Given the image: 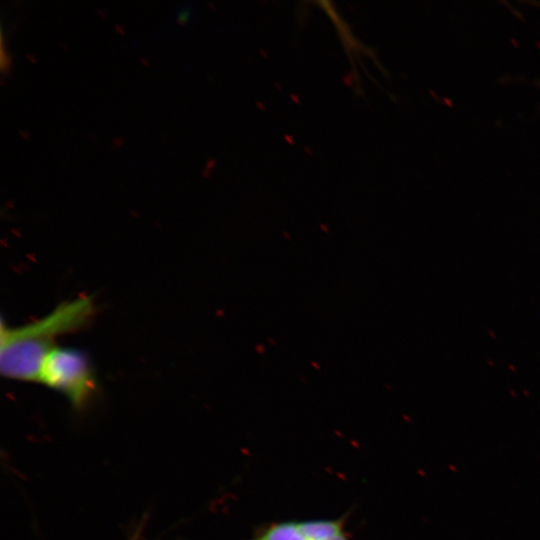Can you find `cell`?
Listing matches in <instances>:
<instances>
[{
    "mask_svg": "<svg viewBox=\"0 0 540 540\" xmlns=\"http://www.w3.org/2000/svg\"><path fill=\"white\" fill-rule=\"evenodd\" d=\"M94 311L92 299L84 296L65 301L45 317L20 327H9L2 321V375L37 382L45 358L56 347V338L85 327Z\"/></svg>",
    "mask_w": 540,
    "mask_h": 540,
    "instance_id": "obj_1",
    "label": "cell"
},
{
    "mask_svg": "<svg viewBox=\"0 0 540 540\" xmlns=\"http://www.w3.org/2000/svg\"><path fill=\"white\" fill-rule=\"evenodd\" d=\"M39 382L65 395L75 409L85 407L96 392V378L86 353L56 346L45 358Z\"/></svg>",
    "mask_w": 540,
    "mask_h": 540,
    "instance_id": "obj_2",
    "label": "cell"
},
{
    "mask_svg": "<svg viewBox=\"0 0 540 540\" xmlns=\"http://www.w3.org/2000/svg\"><path fill=\"white\" fill-rule=\"evenodd\" d=\"M347 515L334 519L287 520L258 527L247 540H351Z\"/></svg>",
    "mask_w": 540,
    "mask_h": 540,
    "instance_id": "obj_3",
    "label": "cell"
},
{
    "mask_svg": "<svg viewBox=\"0 0 540 540\" xmlns=\"http://www.w3.org/2000/svg\"><path fill=\"white\" fill-rule=\"evenodd\" d=\"M189 15H190L189 10L186 8H182L180 12L178 13V18H177L179 23L181 24L186 23L189 18Z\"/></svg>",
    "mask_w": 540,
    "mask_h": 540,
    "instance_id": "obj_4",
    "label": "cell"
},
{
    "mask_svg": "<svg viewBox=\"0 0 540 540\" xmlns=\"http://www.w3.org/2000/svg\"><path fill=\"white\" fill-rule=\"evenodd\" d=\"M529 3L532 4L533 6H536V7L540 8V1H533V2H529ZM535 84L538 87H540V78L535 81Z\"/></svg>",
    "mask_w": 540,
    "mask_h": 540,
    "instance_id": "obj_5",
    "label": "cell"
}]
</instances>
